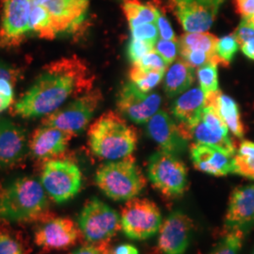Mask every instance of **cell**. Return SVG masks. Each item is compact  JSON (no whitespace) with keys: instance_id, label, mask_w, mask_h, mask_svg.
Instances as JSON below:
<instances>
[{"instance_id":"1","label":"cell","mask_w":254,"mask_h":254,"mask_svg":"<svg viewBox=\"0 0 254 254\" xmlns=\"http://www.w3.org/2000/svg\"><path fill=\"white\" fill-rule=\"evenodd\" d=\"M93 81V75L81 59L62 58L45 66L11 108V114L23 119L46 117L70 98L91 91Z\"/></svg>"},{"instance_id":"2","label":"cell","mask_w":254,"mask_h":254,"mask_svg":"<svg viewBox=\"0 0 254 254\" xmlns=\"http://www.w3.org/2000/svg\"><path fill=\"white\" fill-rule=\"evenodd\" d=\"M41 182L22 176L0 186V221L44 222L51 218Z\"/></svg>"},{"instance_id":"3","label":"cell","mask_w":254,"mask_h":254,"mask_svg":"<svg viewBox=\"0 0 254 254\" xmlns=\"http://www.w3.org/2000/svg\"><path fill=\"white\" fill-rule=\"evenodd\" d=\"M136 142V129L113 111L101 115L88 131L91 152L101 159L113 161L125 158L133 153Z\"/></svg>"},{"instance_id":"4","label":"cell","mask_w":254,"mask_h":254,"mask_svg":"<svg viewBox=\"0 0 254 254\" xmlns=\"http://www.w3.org/2000/svg\"><path fill=\"white\" fill-rule=\"evenodd\" d=\"M95 183L111 200H128L144 190L146 179L130 154L100 166L95 173Z\"/></svg>"},{"instance_id":"5","label":"cell","mask_w":254,"mask_h":254,"mask_svg":"<svg viewBox=\"0 0 254 254\" xmlns=\"http://www.w3.org/2000/svg\"><path fill=\"white\" fill-rule=\"evenodd\" d=\"M40 182L52 200L63 203L73 199L80 190L82 173L73 161L53 158L45 161Z\"/></svg>"},{"instance_id":"6","label":"cell","mask_w":254,"mask_h":254,"mask_svg":"<svg viewBox=\"0 0 254 254\" xmlns=\"http://www.w3.org/2000/svg\"><path fill=\"white\" fill-rule=\"evenodd\" d=\"M149 180L167 198L182 196L188 188V169L176 155L164 151L154 153L149 159Z\"/></svg>"},{"instance_id":"7","label":"cell","mask_w":254,"mask_h":254,"mask_svg":"<svg viewBox=\"0 0 254 254\" xmlns=\"http://www.w3.org/2000/svg\"><path fill=\"white\" fill-rule=\"evenodd\" d=\"M102 100L100 90H91L76 97L63 109L47 115L42 126L56 127L76 136L88 127Z\"/></svg>"},{"instance_id":"8","label":"cell","mask_w":254,"mask_h":254,"mask_svg":"<svg viewBox=\"0 0 254 254\" xmlns=\"http://www.w3.org/2000/svg\"><path fill=\"white\" fill-rule=\"evenodd\" d=\"M77 225L82 236L91 243L110 240L122 229L118 213L97 198L86 201L78 216Z\"/></svg>"},{"instance_id":"9","label":"cell","mask_w":254,"mask_h":254,"mask_svg":"<svg viewBox=\"0 0 254 254\" xmlns=\"http://www.w3.org/2000/svg\"><path fill=\"white\" fill-rule=\"evenodd\" d=\"M122 230L131 239L142 240L154 236L162 224L161 213L154 201L133 198L121 210Z\"/></svg>"},{"instance_id":"10","label":"cell","mask_w":254,"mask_h":254,"mask_svg":"<svg viewBox=\"0 0 254 254\" xmlns=\"http://www.w3.org/2000/svg\"><path fill=\"white\" fill-rule=\"evenodd\" d=\"M224 0H170L173 14L187 32H204L217 18Z\"/></svg>"},{"instance_id":"11","label":"cell","mask_w":254,"mask_h":254,"mask_svg":"<svg viewBox=\"0 0 254 254\" xmlns=\"http://www.w3.org/2000/svg\"><path fill=\"white\" fill-rule=\"evenodd\" d=\"M82 234L77 224L69 218H50L34 233V243L43 252L64 251L76 245Z\"/></svg>"},{"instance_id":"12","label":"cell","mask_w":254,"mask_h":254,"mask_svg":"<svg viewBox=\"0 0 254 254\" xmlns=\"http://www.w3.org/2000/svg\"><path fill=\"white\" fill-rule=\"evenodd\" d=\"M0 28V46L14 47L30 33L29 15L32 0H5Z\"/></svg>"},{"instance_id":"13","label":"cell","mask_w":254,"mask_h":254,"mask_svg":"<svg viewBox=\"0 0 254 254\" xmlns=\"http://www.w3.org/2000/svg\"><path fill=\"white\" fill-rule=\"evenodd\" d=\"M160 104L158 94L140 91L132 82L122 87L117 97L119 112L136 124H146L157 112Z\"/></svg>"},{"instance_id":"14","label":"cell","mask_w":254,"mask_h":254,"mask_svg":"<svg viewBox=\"0 0 254 254\" xmlns=\"http://www.w3.org/2000/svg\"><path fill=\"white\" fill-rule=\"evenodd\" d=\"M193 222L181 211H175L159 228L157 248L161 254H184L190 242Z\"/></svg>"},{"instance_id":"15","label":"cell","mask_w":254,"mask_h":254,"mask_svg":"<svg viewBox=\"0 0 254 254\" xmlns=\"http://www.w3.org/2000/svg\"><path fill=\"white\" fill-rule=\"evenodd\" d=\"M44 6L58 34L73 32L86 17L90 0H32Z\"/></svg>"},{"instance_id":"16","label":"cell","mask_w":254,"mask_h":254,"mask_svg":"<svg viewBox=\"0 0 254 254\" xmlns=\"http://www.w3.org/2000/svg\"><path fill=\"white\" fill-rule=\"evenodd\" d=\"M73 135L53 127L42 126L28 139L30 154L40 161L58 158L66 151Z\"/></svg>"},{"instance_id":"17","label":"cell","mask_w":254,"mask_h":254,"mask_svg":"<svg viewBox=\"0 0 254 254\" xmlns=\"http://www.w3.org/2000/svg\"><path fill=\"white\" fill-rule=\"evenodd\" d=\"M148 135L159 145L161 151L170 154H181L188 145L178 125L165 111H158L146 123Z\"/></svg>"},{"instance_id":"18","label":"cell","mask_w":254,"mask_h":254,"mask_svg":"<svg viewBox=\"0 0 254 254\" xmlns=\"http://www.w3.org/2000/svg\"><path fill=\"white\" fill-rule=\"evenodd\" d=\"M228 232L239 230L245 233L254 225V185L235 189L229 200L225 217Z\"/></svg>"},{"instance_id":"19","label":"cell","mask_w":254,"mask_h":254,"mask_svg":"<svg viewBox=\"0 0 254 254\" xmlns=\"http://www.w3.org/2000/svg\"><path fill=\"white\" fill-rule=\"evenodd\" d=\"M28 149L27 132L8 119L0 120V169L19 163Z\"/></svg>"},{"instance_id":"20","label":"cell","mask_w":254,"mask_h":254,"mask_svg":"<svg viewBox=\"0 0 254 254\" xmlns=\"http://www.w3.org/2000/svg\"><path fill=\"white\" fill-rule=\"evenodd\" d=\"M194 167L214 176H225L234 171V155L213 146L194 143L190 146Z\"/></svg>"},{"instance_id":"21","label":"cell","mask_w":254,"mask_h":254,"mask_svg":"<svg viewBox=\"0 0 254 254\" xmlns=\"http://www.w3.org/2000/svg\"><path fill=\"white\" fill-rule=\"evenodd\" d=\"M206 106V97L200 88L188 90L179 96L172 106V113L178 121V127L183 132L186 131L200 118Z\"/></svg>"},{"instance_id":"22","label":"cell","mask_w":254,"mask_h":254,"mask_svg":"<svg viewBox=\"0 0 254 254\" xmlns=\"http://www.w3.org/2000/svg\"><path fill=\"white\" fill-rule=\"evenodd\" d=\"M205 97L206 105L215 108L232 133L237 137H243L245 129L236 101L220 91H216Z\"/></svg>"},{"instance_id":"23","label":"cell","mask_w":254,"mask_h":254,"mask_svg":"<svg viewBox=\"0 0 254 254\" xmlns=\"http://www.w3.org/2000/svg\"><path fill=\"white\" fill-rule=\"evenodd\" d=\"M195 80V68L184 60L173 64L165 78V91L170 96H177L188 91Z\"/></svg>"},{"instance_id":"24","label":"cell","mask_w":254,"mask_h":254,"mask_svg":"<svg viewBox=\"0 0 254 254\" xmlns=\"http://www.w3.org/2000/svg\"><path fill=\"white\" fill-rule=\"evenodd\" d=\"M218 41L217 37L207 32H188L182 35L178 41L179 51H201L218 58L216 53Z\"/></svg>"},{"instance_id":"25","label":"cell","mask_w":254,"mask_h":254,"mask_svg":"<svg viewBox=\"0 0 254 254\" xmlns=\"http://www.w3.org/2000/svg\"><path fill=\"white\" fill-rule=\"evenodd\" d=\"M129 27L155 23L159 10L152 4H142L138 0H126L123 6Z\"/></svg>"},{"instance_id":"26","label":"cell","mask_w":254,"mask_h":254,"mask_svg":"<svg viewBox=\"0 0 254 254\" xmlns=\"http://www.w3.org/2000/svg\"><path fill=\"white\" fill-rule=\"evenodd\" d=\"M29 28L31 34L46 40H54L58 35L47 9L33 2L29 15Z\"/></svg>"},{"instance_id":"27","label":"cell","mask_w":254,"mask_h":254,"mask_svg":"<svg viewBox=\"0 0 254 254\" xmlns=\"http://www.w3.org/2000/svg\"><path fill=\"white\" fill-rule=\"evenodd\" d=\"M29 247L23 235L0 221V254H28Z\"/></svg>"},{"instance_id":"28","label":"cell","mask_w":254,"mask_h":254,"mask_svg":"<svg viewBox=\"0 0 254 254\" xmlns=\"http://www.w3.org/2000/svg\"><path fill=\"white\" fill-rule=\"evenodd\" d=\"M165 72L166 71L142 70L133 65L129 76L131 82L134 83L140 91L149 92L162 80Z\"/></svg>"},{"instance_id":"29","label":"cell","mask_w":254,"mask_h":254,"mask_svg":"<svg viewBox=\"0 0 254 254\" xmlns=\"http://www.w3.org/2000/svg\"><path fill=\"white\" fill-rule=\"evenodd\" d=\"M217 64H207L198 69V78L201 91L208 96L218 91V68Z\"/></svg>"},{"instance_id":"30","label":"cell","mask_w":254,"mask_h":254,"mask_svg":"<svg viewBox=\"0 0 254 254\" xmlns=\"http://www.w3.org/2000/svg\"><path fill=\"white\" fill-rule=\"evenodd\" d=\"M244 239V232L235 230L226 234L210 254H239Z\"/></svg>"},{"instance_id":"31","label":"cell","mask_w":254,"mask_h":254,"mask_svg":"<svg viewBox=\"0 0 254 254\" xmlns=\"http://www.w3.org/2000/svg\"><path fill=\"white\" fill-rule=\"evenodd\" d=\"M238 46H239L235 34H231L228 36L222 37L221 39H218L216 47V53L221 65L228 66L231 64L232 60L234 59V56L237 51Z\"/></svg>"},{"instance_id":"32","label":"cell","mask_w":254,"mask_h":254,"mask_svg":"<svg viewBox=\"0 0 254 254\" xmlns=\"http://www.w3.org/2000/svg\"><path fill=\"white\" fill-rule=\"evenodd\" d=\"M130 30L131 36L133 39L145 41L150 44H153L154 46L158 41L159 31L157 26L154 25V23L142 24L136 27H130Z\"/></svg>"},{"instance_id":"33","label":"cell","mask_w":254,"mask_h":254,"mask_svg":"<svg viewBox=\"0 0 254 254\" xmlns=\"http://www.w3.org/2000/svg\"><path fill=\"white\" fill-rule=\"evenodd\" d=\"M134 66H136L142 70L149 71H166L168 65L164 62L162 57L155 50H153L136 62Z\"/></svg>"},{"instance_id":"34","label":"cell","mask_w":254,"mask_h":254,"mask_svg":"<svg viewBox=\"0 0 254 254\" xmlns=\"http://www.w3.org/2000/svg\"><path fill=\"white\" fill-rule=\"evenodd\" d=\"M158 54L162 57L164 62L169 66L173 64L179 53V46L177 41L159 40L155 44V49Z\"/></svg>"},{"instance_id":"35","label":"cell","mask_w":254,"mask_h":254,"mask_svg":"<svg viewBox=\"0 0 254 254\" xmlns=\"http://www.w3.org/2000/svg\"><path fill=\"white\" fill-rule=\"evenodd\" d=\"M154 45L150 44L145 41L141 40H136L131 38L128 48H127V54L130 59V61L135 64L138 62L141 58H143L146 54L153 51L154 48Z\"/></svg>"},{"instance_id":"36","label":"cell","mask_w":254,"mask_h":254,"mask_svg":"<svg viewBox=\"0 0 254 254\" xmlns=\"http://www.w3.org/2000/svg\"><path fill=\"white\" fill-rule=\"evenodd\" d=\"M233 173L254 180V158L237 154L234 156Z\"/></svg>"},{"instance_id":"37","label":"cell","mask_w":254,"mask_h":254,"mask_svg":"<svg viewBox=\"0 0 254 254\" xmlns=\"http://www.w3.org/2000/svg\"><path fill=\"white\" fill-rule=\"evenodd\" d=\"M69 254H112L109 240L101 242H88Z\"/></svg>"},{"instance_id":"38","label":"cell","mask_w":254,"mask_h":254,"mask_svg":"<svg viewBox=\"0 0 254 254\" xmlns=\"http://www.w3.org/2000/svg\"><path fill=\"white\" fill-rule=\"evenodd\" d=\"M234 34L239 46L249 41L254 40V22L251 19L243 18Z\"/></svg>"},{"instance_id":"39","label":"cell","mask_w":254,"mask_h":254,"mask_svg":"<svg viewBox=\"0 0 254 254\" xmlns=\"http://www.w3.org/2000/svg\"><path fill=\"white\" fill-rule=\"evenodd\" d=\"M159 35L161 37L162 40H167V41H176L175 33L173 30V27L171 26L169 20L164 16L163 14L159 11V14L156 19L155 22Z\"/></svg>"},{"instance_id":"40","label":"cell","mask_w":254,"mask_h":254,"mask_svg":"<svg viewBox=\"0 0 254 254\" xmlns=\"http://www.w3.org/2000/svg\"><path fill=\"white\" fill-rule=\"evenodd\" d=\"M21 71L10 64L0 61V79H6L13 85L21 78Z\"/></svg>"},{"instance_id":"41","label":"cell","mask_w":254,"mask_h":254,"mask_svg":"<svg viewBox=\"0 0 254 254\" xmlns=\"http://www.w3.org/2000/svg\"><path fill=\"white\" fill-rule=\"evenodd\" d=\"M237 12L243 18H254V0H236Z\"/></svg>"},{"instance_id":"42","label":"cell","mask_w":254,"mask_h":254,"mask_svg":"<svg viewBox=\"0 0 254 254\" xmlns=\"http://www.w3.org/2000/svg\"><path fill=\"white\" fill-rule=\"evenodd\" d=\"M0 94L14 101V91L13 84L6 79H0Z\"/></svg>"},{"instance_id":"43","label":"cell","mask_w":254,"mask_h":254,"mask_svg":"<svg viewBox=\"0 0 254 254\" xmlns=\"http://www.w3.org/2000/svg\"><path fill=\"white\" fill-rule=\"evenodd\" d=\"M238 154L243 156H249L254 158V143L249 140H244L240 143L238 149Z\"/></svg>"},{"instance_id":"44","label":"cell","mask_w":254,"mask_h":254,"mask_svg":"<svg viewBox=\"0 0 254 254\" xmlns=\"http://www.w3.org/2000/svg\"><path fill=\"white\" fill-rule=\"evenodd\" d=\"M112 254H138V251L135 246L122 244L112 250Z\"/></svg>"},{"instance_id":"45","label":"cell","mask_w":254,"mask_h":254,"mask_svg":"<svg viewBox=\"0 0 254 254\" xmlns=\"http://www.w3.org/2000/svg\"><path fill=\"white\" fill-rule=\"evenodd\" d=\"M240 48L244 55H246L249 59L254 61V40L249 41L245 44L241 45Z\"/></svg>"},{"instance_id":"46","label":"cell","mask_w":254,"mask_h":254,"mask_svg":"<svg viewBox=\"0 0 254 254\" xmlns=\"http://www.w3.org/2000/svg\"><path fill=\"white\" fill-rule=\"evenodd\" d=\"M12 104H13V101L10 100L9 98L0 94V112H2L5 109L9 108Z\"/></svg>"},{"instance_id":"47","label":"cell","mask_w":254,"mask_h":254,"mask_svg":"<svg viewBox=\"0 0 254 254\" xmlns=\"http://www.w3.org/2000/svg\"><path fill=\"white\" fill-rule=\"evenodd\" d=\"M3 1H5V0H3Z\"/></svg>"},{"instance_id":"48","label":"cell","mask_w":254,"mask_h":254,"mask_svg":"<svg viewBox=\"0 0 254 254\" xmlns=\"http://www.w3.org/2000/svg\"></svg>"}]
</instances>
